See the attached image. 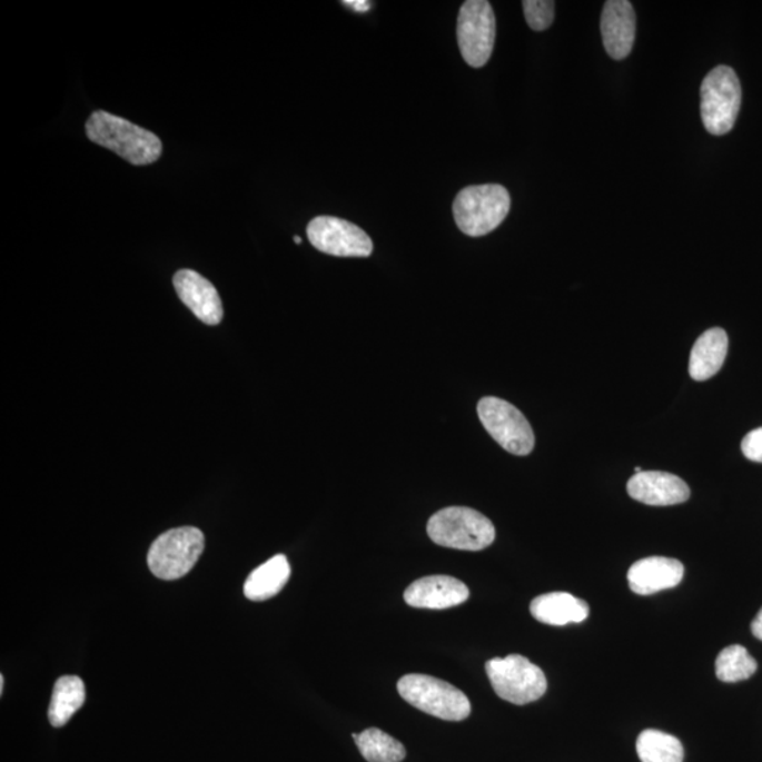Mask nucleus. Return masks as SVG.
Masks as SVG:
<instances>
[{
  "label": "nucleus",
  "instance_id": "a878e982",
  "mask_svg": "<svg viewBox=\"0 0 762 762\" xmlns=\"http://www.w3.org/2000/svg\"><path fill=\"white\" fill-rule=\"evenodd\" d=\"M751 632H753L755 639L762 641V608L760 610V613L756 614L753 623H751Z\"/></svg>",
  "mask_w": 762,
  "mask_h": 762
},
{
  "label": "nucleus",
  "instance_id": "9d476101",
  "mask_svg": "<svg viewBox=\"0 0 762 762\" xmlns=\"http://www.w3.org/2000/svg\"><path fill=\"white\" fill-rule=\"evenodd\" d=\"M307 236L315 249L336 257H369L373 241L369 235L349 220L318 217L308 224Z\"/></svg>",
  "mask_w": 762,
  "mask_h": 762
},
{
  "label": "nucleus",
  "instance_id": "4be33fe9",
  "mask_svg": "<svg viewBox=\"0 0 762 762\" xmlns=\"http://www.w3.org/2000/svg\"><path fill=\"white\" fill-rule=\"evenodd\" d=\"M759 669L756 661L743 645H730L719 654L716 675L720 681L734 683L749 680Z\"/></svg>",
  "mask_w": 762,
  "mask_h": 762
},
{
  "label": "nucleus",
  "instance_id": "1a4fd4ad",
  "mask_svg": "<svg viewBox=\"0 0 762 762\" xmlns=\"http://www.w3.org/2000/svg\"><path fill=\"white\" fill-rule=\"evenodd\" d=\"M457 44L467 66L481 68L491 60L496 18L487 0H467L457 16Z\"/></svg>",
  "mask_w": 762,
  "mask_h": 762
},
{
  "label": "nucleus",
  "instance_id": "f03ea898",
  "mask_svg": "<svg viewBox=\"0 0 762 762\" xmlns=\"http://www.w3.org/2000/svg\"><path fill=\"white\" fill-rule=\"evenodd\" d=\"M512 198L498 184L472 186L462 189L454 202L457 228L472 238L493 232L507 218Z\"/></svg>",
  "mask_w": 762,
  "mask_h": 762
},
{
  "label": "nucleus",
  "instance_id": "aec40b11",
  "mask_svg": "<svg viewBox=\"0 0 762 762\" xmlns=\"http://www.w3.org/2000/svg\"><path fill=\"white\" fill-rule=\"evenodd\" d=\"M357 749L369 762H402L406 759V749L398 740L382 730L367 729L360 734H354Z\"/></svg>",
  "mask_w": 762,
  "mask_h": 762
},
{
  "label": "nucleus",
  "instance_id": "412c9836",
  "mask_svg": "<svg viewBox=\"0 0 762 762\" xmlns=\"http://www.w3.org/2000/svg\"><path fill=\"white\" fill-rule=\"evenodd\" d=\"M641 762H683L685 751L680 740L660 730H644L637 739Z\"/></svg>",
  "mask_w": 762,
  "mask_h": 762
},
{
  "label": "nucleus",
  "instance_id": "a211bd4d",
  "mask_svg": "<svg viewBox=\"0 0 762 762\" xmlns=\"http://www.w3.org/2000/svg\"><path fill=\"white\" fill-rule=\"evenodd\" d=\"M291 566L286 555H276L256 567L245 582V596L249 601L265 602L283 591L290 580Z\"/></svg>",
  "mask_w": 762,
  "mask_h": 762
},
{
  "label": "nucleus",
  "instance_id": "b1692460",
  "mask_svg": "<svg viewBox=\"0 0 762 762\" xmlns=\"http://www.w3.org/2000/svg\"><path fill=\"white\" fill-rule=\"evenodd\" d=\"M741 451L749 461L762 464V428L751 431L741 443Z\"/></svg>",
  "mask_w": 762,
  "mask_h": 762
},
{
  "label": "nucleus",
  "instance_id": "c85d7f7f",
  "mask_svg": "<svg viewBox=\"0 0 762 762\" xmlns=\"http://www.w3.org/2000/svg\"><path fill=\"white\" fill-rule=\"evenodd\" d=\"M640 472H643V471H641V467L640 466L635 467V473H640Z\"/></svg>",
  "mask_w": 762,
  "mask_h": 762
},
{
  "label": "nucleus",
  "instance_id": "6ab92c4d",
  "mask_svg": "<svg viewBox=\"0 0 762 762\" xmlns=\"http://www.w3.org/2000/svg\"><path fill=\"white\" fill-rule=\"evenodd\" d=\"M86 685L80 676L66 675L56 682L52 692L49 719L55 728L66 726L68 720L76 714L86 703Z\"/></svg>",
  "mask_w": 762,
  "mask_h": 762
},
{
  "label": "nucleus",
  "instance_id": "7ed1b4c3",
  "mask_svg": "<svg viewBox=\"0 0 762 762\" xmlns=\"http://www.w3.org/2000/svg\"><path fill=\"white\" fill-rule=\"evenodd\" d=\"M427 533L436 545L459 551H482L496 540V528L469 507H446L429 518Z\"/></svg>",
  "mask_w": 762,
  "mask_h": 762
},
{
  "label": "nucleus",
  "instance_id": "dca6fc26",
  "mask_svg": "<svg viewBox=\"0 0 762 762\" xmlns=\"http://www.w3.org/2000/svg\"><path fill=\"white\" fill-rule=\"evenodd\" d=\"M729 338L726 330L712 328L699 336L690 359V375L693 380L704 382L718 375L726 360Z\"/></svg>",
  "mask_w": 762,
  "mask_h": 762
},
{
  "label": "nucleus",
  "instance_id": "f8f14e48",
  "mask_svg": "<svg viewBox=\"0 0 762 762\" xmlns=\"http://www.w3.org/2000/svg\"><path fill=\"white\" fill-rule=\"evenodd\" d=\"M630 497L646 506H675L690 501L691 491L686 483L669 472L635 473L627 483Z\"/></svg>",
  "mask_w": 762,
  "mask_h": 762
},
{
  "label": "nucleus",
  "instance_id": "2eb2a0df",
  "mask_svg": "<svg viewBox=\"0 0 762 762\" xmlns=\"http://www.w3.org/2000/svg\"><path fill=\"white\" fill-rule=\"evenodd\" d=\"M685 575L682 562L665 556H650L635 562L629 570L630 588L640 596H650L676 587Z\"/></svg>",
  "mask_w": 762,
  "mask_h": 762
},
{
  "label": "nucleus",
  "instance_id": "39448f33",
  "mask_svg": "<svg viewBox=\"0 0 762 762\" xmlns=\"http://www.w3.org/2000/svg\"><path fill=\"white\" fill-rule=\"evenodd\" d=\"M741 107V83L733 68L719 66L701 88L702 122L709 133L723 136L734 128Z\"/></svg>",
  "mask_w": 762,
  "mask_h": 762
},
{
  "label": "nucleus",
  "instance_id": "393cba45",
  "mask_svg": "<svg viewBox=\"0 0 762 762\" xmlns=\"http://www.w3.org/2000/svg\"><path fill=\"white\" fill-rule=\"evenodd\" d=\"M346 7L356 10V12L365 13L369 12L372 8V3L367 2V0H346L344 2Z\"/></svg>",
  "mask_w": 762,
  "mask_h": 762
},
{
  "label": "nucleus",
  "instance_id": "f3484780",
  "mask_svg": "<svg viewBox=\"0 0 762 762\" xmlns=\"http://www.w3.org/2000/svg\"><path fill=\"white\" fill-rule=\"evenodd\" d=\"M530 610L535 620L548 625L582 623L588 616V604L566 592H552L535 597Z\"/></svg>",
  "mask_w": 762,
  "mask_h": 762
},
{
  "label": "nucleus",
  "instance_id": "f257e3e1",
  "mask_svg": "<svg viewBox=\"0 0 762 762\" xmlns=\"http://www.w3.org/2000/svg\"><path fill=\"white\" fill-rule=\"evenodd\" d=\"M86 130L92 144L117 152L130 165L147 166L160 159L159 136L105 110H97L89 117Z\"/></svg>",
  "mask_w": 762,
  "mask_h": 762
},
{
  "label": "nucleus",
  "instance_id": "6e6552de",
  "mask_svg": "<svg viewBox=\"0 0 762 762\" xmlns=\"http://www.w3.org/2000/svg\"><path fill=\"white\" fill-rule=\"evenodd\" d=\"M483 427L504 451L517 456H527L535 445L534 431L527 418L506 399L482 398L477 404Z\"/></svg>",
  "mask_w": 762,
  "mask_h": 762
},
{
  "label": "nucleus",
  "instance_id": "0eeeda50",
  "mask_svg": "<svg viewBox=\"0 0 762 762\" xmlns=\"http://www.w3.org/2000/svg\"><path fill=\"white\" fill-rule=\"evenodd\" d=\"M205 546L201 530L180 527L167 531L152 543L147 555L152 575L162 581H176L196 566Z\"/></svg>",
  "mask_w": 762,
  "mask_h": 762
},
{
  "label": "nucleus",
  "instance_id": "4468645a",
  "mask_svg": "<svg viewBox=\"0 0 762 762\" xmlns=\"http://www.w3.org/2000/svg\"><path fill=\"white\" fill-rule=\"evenodd\" d=\"M176 291L184 305L199 320L207 325H218L224 318L222 301L214 284L194 270H180L175 276Z\"/></svg>",
  "mask_w": 762,
  "mask_h": 762
},
{
  "label": "nucleus",
  "instance_id": "9b49d317",
  "mask_svg": "<svg viewBox=\"0 0 762 762\" xmlns=\"http://www.w3.org/2000/svg\"><path fill=\"white\" fill-rule=\"evenodd\" d=\"M637 30V16L627 0H608L604 3L601 31L604 49L613 60L627 59Z\"/></svg>",
  "mask_w": 762,
  "mask_h": 762
},
{
  "label": "nucleus",
  "instance_id": "cd10ccee",
  "mask_svg": "<svg viewBox=\"0 0 762 762\" xmlns=\"http://www.w3.org/2000/svg\"><path fill=\"white\" fill-rule=\"evenodd\" d=\"M294 241H296L297 245H301V244H303V239L299 238V236H294Z\"/></svg>",
  "mask_w": 762,
  "mask_h": 762
},
{
  "label": "nucleus",
  "instance_id": "ddd939ff",
  "mask_svg": "<svg viewBox=\"0 0 762 762\" xmlns=\"http://www.w3.org/2000/svg\"><path fill=\"white\" fill-rule=\"evenodd\" d=\"M469 596L464 582L448 575H433L412 583L404 593V601L415 608L444 610L459 606Z\"/></svg>",
  "mask_w": 762,
  "mask_h": 762
},
{
  "label": "nucleus",
  "instance_id": "20e7f679",
  "mask_svg": "<svg viewBox=\"0 0 762 762\" xmlns=\"http://www.w3.org/2000/svg\"><path fill=\"white\" fill-rule=\"evenodd\" d=\"M399 696L417 707L446 722H461L469 718L472 704L464 692L438 677L409 674L397 683Z\"/></svg>",
  "mask_w": 762,
  "mask_h": 762
},
{
  "label": "nucleus",
  "instance_id": "5701e85b",
  "mask_svg": "<svg viewBox=\"0 0 762 762\" xmlns=\"http://www.w3.org/2000/svg\"><path fill=\"white\" fill-rule=\"evenodd\" d=\"M525 20L531 29L544 31L554 23L555 2L551 0H525L523 2Z\"/></svg>",
  "mask_w": 762,
  "mask_h": 762
},
{
  "label": "nucleus",
  "instance_id": "bb28decb",
  "mask_svg": "<svg viewBox=\"0 0 762 762\" xmlns=\"http://www.w3.org/2000/svg\"><path fill=\"white\" fill-rule=\"evenodd\" d=\"M3 687H4V676L0 675V692L3 693Z\"/></svg>",
  "mask_w": 762,
  "mask_h": 762
},
{
  "label": "nucleus",
  "instance_id": "423d86ee",
  "mask_svg": "<svg viewBox=\"0 0 762 762\" xmlns=\"http://www.w3.org/2000/svg\"><path fill=\"white\" fill-rule=\"evenodd\" d=\"M486 674L497 696L518 706L538 701L548 687L543 670L518 654L487 661Z\"/></svg>",
  "mask_w": 762,
  "mask_h": 762
}]
</instances>
